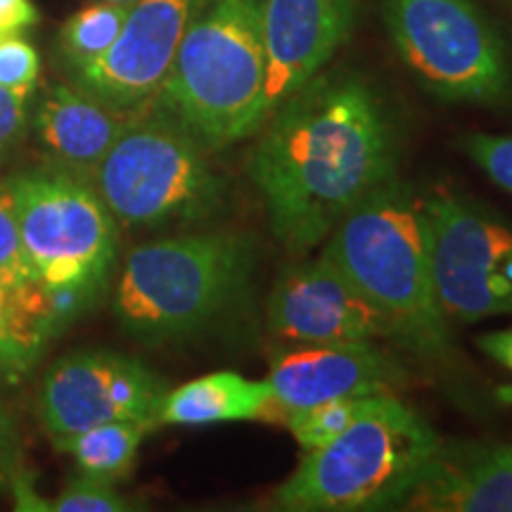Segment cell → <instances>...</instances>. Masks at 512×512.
<instances>
[{
    "mask_svg": "<svg viewBox=\"0 0 512 512\" xmlns=\"http://www.w3.org/2000/svg\"><path fill=\"white\" fill-rule=\"evenodd\" d=\"M5 181L24 254L43 292L98 302L117 261V221L93 183L53 164Z\"/></svg>",
    "mask_w": 512,
    "mask_h": 512,
    "instance_id": "obj_7",
    "label": "cell"
},
{
    "mask_svg": "<svg viewBox=\"0 0 512 512\" xmlns=\"http://www.w3.org/2000/svg\"><path fill=\"white\" fill-rule=\"evenodd\" d=\"M384 19L403 62L439 98L508 95L503 43L472 0H384Z\"/></svg>",
    "mask_w": 512,
    "mask_h": 512,
    "instance_id": "obj_8",
    "label": "cell"
},
{
    "mask_svg": "<svg viewBox=\"0 0 512 512\" xmlns=\"http://www.w3.org/2000/svg\"><path fill=\"white\" fill-rule=\"evenodd\" d=\"M128 15V5L100 0L76 12L60 31V57L67 72L98 60L119 36Z\"/></svg>",
    "mask_w": 512,
    "mask_h": 512,
    "instance_id": "obj_20",
    "label": "cell"
},
{
    "mask_svg": "<svg viewBox=\"0 0 512 512\" xmlns=\"http://www.w3.org/2000/svg\"><path fill=\"white\" fill-rule=\"evenodd\" d=\"M354 17L356 0H264L266 79L261 126L328 64L347 41Z\"/></svg>",
    "mask_w": 512,
    "mask_h": 512,
    "instance_id": "obj_13",
    "label": "cell"
},
{
    "mask_svg": "<svg viewBox=\"0 0 512 512\" xmlns=\"http://www.w3.org/2000/svg\"><path fill=\"white\" fill-rule=\"evenodd\" d=\"M325 256L392 320L396 339L425 356L448 351L446 313L432 275L425 200L387 181L337 223Z\"/></svg>",
    "mask_w": 512,
    "mask_h": 512,
    "instance_id": "obj_2",
    "label": "cell"
},
{
    "mask_svg": "<svg viewBox=\"0 0 512 512\" xmlns=\"http://www.w3.org/2000/svg\"><path fill=\"white\" fill-rule=\"evenodd\" d=\"M53 337L46 313L19 299L0 280V384L24 380Z\"/></svg>",
    "mask_w": 512,
    "mask_h": 512,
    "instance_id": "obj_19",
    "label": "cell"
},
{
    "mask_svg": "<svg viewBox=\"0 0 512 512\" xmlns=\"http://www.w3.org/2000/svg\"><path fill=\"white\" fill-rule=\"evenodd\" d=\"M131 117L102 105L81 88L55 83L38 100L29 131L50 164L91 181Z\"/></svg>",
    "mask_w": 512,
    "mask_h": 512,
    "instance_id": "obj_16",
    "label": "cell"
},
{
    "mask_svg": "<svg viewBox=\"0 0 512 512\" xmlns=\"http://www.w3.org/2000/svg\"><path fill=\"white\" fill-rule=\"evenodd\" d=\"M107 3H117V5H128V8H131V5H136V3H140V0H107Z\"/></svg>",
    "mask_w": 512,
    "mask_h": 512,
    "instance_id": "obj_31",
    "label": "cell"
},
{
    "mask_svg": "<svg viewBox=\"0 0 512 512\" xmlns=\"http://www.w3.org/2000/svg\"><path fill=\"white\" fill-rule=\"evenodd\" d=\"M396 377L399 368L375 342H347L302 344L278 354L266 382L280 406L290 413L325 401L387 394Z\"/></svg>",
    "mask_w": 512,
    "mask_h": 512,
    "instance_id": "obj_14",
    "label": "cell"
},
{
    "mask_svg": "<svg viewBox=\"0 0 512 512\" xmlns=\"http://www.w3.org/2000/svg\"><path fill=\"white\" fill-rule=\"evenodd\" d=\"M401 508L512 512V446L441 441Z\"/></svg>",
    "mask_w": 512,
    "mask_h": 512,
    "instance_id": "obj_15",
    "label": "cell"
},
{
    "mask_svg": "<svg viewBox=\"0 0 512 512\" xmlns=\"http://www.w3.org/2000/svg\"><path fill=\"white\" fill-rule=\"evenodd\" d=\"M0 280H3V285L15 292L19 299L36 306V309L46 313V318L50 320L48 297L46 292H43V287L38 285L36 275L31 271L27 261V254H24L22 235H19V223L15 214V202H12L8 181H0Z\"/></svg>",
    "mask_w": 512,
    "mask_h": 512,
    "instance_id": "obj_21",
    "label": "cell"
},
{
    "mask_svg": "<svg viewBox=\"0 0 512 512\" xmlns=\"http://www.w3.org/2000/svg\"><path fill=\"white\" fill-rule=\"evenodd\" d=\"M252 264V242L233 230L147 242L126 256L114 287V316L143 344L188 337L240 297Z\"/></svg>",
    "mask_w": 512,
    "mask_h": 512,
    "instance_id": "obj_5",
    "label": "cell"
},
{
    "mask_svg": "<svg viewBox=\"0 0 512 512\" xmlns=\"http://www.w3.org/2000/svg\"><path fill=\"white\" fill-rule=\"evenodd\" d=\"M41 76V57L29 41L17 36H0V86L17 98L29 100Z\"/></svg>",
    "mask_w": 512,
    "mask_h": 512,
    "instance_id": "obj_24",
    "label": "cell"
},
{
    "mask_svg": "<svg viewBox=\"0 0 512 512\" xmlns=\"http://www.w3.org/2000/svg\"><path fill=\"white\" fill-rule=\"evenodd\" d=\"M166 392L162 377L138 358L81 349L62 356L43 377L38 418L50 437H67L105 422H140L155 430Z\"/></svg>",
    "mask_w": 512,
    "mask_h": 512,
    "instance_id": "obj_10",
    "label": "cell"
},
{
    "mask_svg": "<svg viewBox=\"0 0 512 512\" xmlns=\"http://www.w3.org/2000/svg\"><path fill=\"white\" fill-rule=\"evenodd\" d=\"M373 396H358V399H337L325 401L318 406L302 408V411H290L285 425L290 427L294 439L304 451H316V448L330 444L339 437L358 415L366 413Z\"/></svg>",
    "mask_w": 512,
    "mask_h": 512,
    "instance_id": "obj_22",
    "label": "cell"
},
{
    "mask_svg": "<svg viewBox=\"0 0 512 512\" xmlns=\"http://www.w3.org/2000/svg\"><path fill=\"white\" fill-rule=\"evenodd\" d=\"M266 124L249 176L275 240L294 254L330 238L358 202L394 178L392 128L361 81L313 76Z\"/></svg>",
    "mask_w": 512,
    "mask_h": 512,
    "instance_id": "obj_1",
    "label": "cell"
},
{
    "mask_svg": "<svg viewBox=\"0 0 512 512\" xmlns=\"http://www.w3.org/2000/svg\"><path fill=\"white\" fill-rule=\"evenodd\" d=\"M264 0H209L185 31L157 110L207 150H221L261 128L266 55Z\"/></svg>",
    "mask_w": 512,
    "mask_h": 512,
    "instance_id": "obj_3",
    "label": "cell"
},
{
    "mask_svg": "<svg viewBox=\"0 0 512 512\" xmlns=\"http://www.w3.org/2000/svg\"><path fill=\"white\" fill-rule=\"evenodd\" d=\"M437 297L465 323L512 313V226L451 195L425 200Z\"/></svg>",
    "mask_w": 512,
    "mask_h": 512,
    "instance_id": "obj_9",
    "label": "cell"
},
{
    "mask_svg": "<svg viewBox=\"0 0 512 512\" xmlns=\"http://www.w3.org/2000/svg\"><path fill=\"white\" fill-rule=\"evenodd\" d=\"M27 100L0 86V166L8 164L29 136Z\"/></svg>",
    "mask_w": 512,
    "mask_h": 512,
    "instance_id": "obj_26",
    "label": "cell"
},
{
    "mask_svg": "<svg viewBox=\"0 0 512 512\" xmlns=\"http://www.w3.org/2000/svg\"><path fill=\"white\" fill-rule=\"evenodd\" d=\"M465 150L491 176V181L512 192V138L475 133L465 138Z\"/></svg>",
    "mask_w": 512,
    "mask_h": 512,
    "instance_id": "obj_25",
    "label": "cell"
},
{
    "mask_svg": "<svg viewBox=\"0 0 512 512\" xmlns=\"http://www.w3.org/2000/svg\"><path fill=\"white\" fill-rule=\"evenodd\" d=\"M10 489V472L5 470L3 463H0V494Z\"/></svg>",
    "mask_w": 512,
    "mask_h": 512,
    "instance_id": "obj_30",
    "label": "cell"
},
{
    "mask_svg": "<svg viewBox=\"0 0 512 512\" xmlns=\"http://www.w3.org/2000/svg\"><path fill=\"white\" fill-rule=\"evenodd\" d=\"M136 508L138 505L131 498L114 489V482L86 472L69 479L62 494L50 503L53 512H128Z\"/></svg>",
    "mask_w": 512,
    "mask_h": 512,
    "instance_id": "obj_23",
    "label": "cell"
},
{
    "mask_svg": "<svg viewBox=\"0 0 512 512\" xmlns=\"http://www.w3.org/2000/svg\"><path fill=\"white\" fill-rule=\"evenodd\" d=\"M38 22L31 0H0V36H17Z\"/></svg>",
    "mask_w": 512,
    "mask_h": 512,
    "instance_id": "obj_27",
    "label": "cell"
},
{
    "mask_svg": "<svg viewBox=\"0 0 512 512\" xmlns=\"http://www.w3.org/2000/svg\"><path fill=\"white\" fill-rule=\"evenodd\" d=\"M91 183L126 228L200 221L221 207L226 192L207 147L159 110L128 119Z\"/></svg>",
    "mask_w": 512,
    "mask_h": 512,
    "instance_id": "obj_6",
    "label": "cell"
},
{
    "mask_svg": "<svg viewBox=\"0 0 512 512\" xmlns=\"http://www.w3.org/2000/svg\"><path fill=\"white\" fill-rule=\"evenodd\" d=\"M268 325L297 344L375 342L396 330L325 254L287 268L268 299Z\"/></svg>",
    "mask_w": 512,
    "mask_h": 512,
    "instance_id": "obj_12",
    "label": "cell"
},
{
    "mask_svg": "<svg viewBox=\"0 0 512 512\" xmlns=\"http://www.w3.org/2000/svg\"><path fill=\"white\" fill-rule=\"evenodd\" d=\"M0 463L12 475L22 470V446H19V434L15 430V422L5 408L0 406Z\"/></svg>",
    "mask_w": 512,
    "mask_h": 512,
    "instance_id": "obj_28",
    "label": "cell"
},
{
    "mask_svg": "<svg viewBox=\"0 0 512 512\" xmlns=\"http://www.w3.org/2000/svg\"><path fill=\"white\" fill-rule=\"evenodd\" d=\"M150 427L140 422H105L88 430L50 437L57 451L69 453L79 465V472L117 482L133 470L138 448Z\"/></svg>",
    "mask_w": 512,
    "mask_h": 512,
    "instance_id": "obj_18",
    "label": "cell"
},
{
    "mask_svg": "<svg viewBox=\"0 0 512 512\" xmlns=\"http://www.w3.org/2000/svg\"><path fill=\"white\" fill-rule=\"evenodd\" d=\"M439 444L422 415L394 396L377 394L339 437L306 451L275 491V505L294 512L401 508Z\"/></svg>",
    "mask_w": 512,
    "mask_h": 512,
    "instance_id": "obj_4",
    "label": "cell"
},
{
    "mask_svg": "<svg viewBox=\"0 0 512 512\" xmlns=\"http://www.w3.org/2000/svg\"><path fill=\"white\" fill-rule=\"evenodd\" d=\"M209 0H140L98 60L69 72L74 86L112 110L133 114L155 100L185 31Z\"/></svg>",
    "mask_w": 512,
    "mask_h": 512,
    "instance_id": "obj_11",
    "label": "cell"
},
{
    "mask_svg": "<svg viewBox=\"0 0 512 512\" xmlns=\"http://www.w3.org/2000/svg\"><path fill=\"white\" fill-rule=\"evenodd\" d=\"M477 347L501 366L512 370V330L489 332V335L477 339Z\"/></svg>",
    "mask_w": 512,
    "mask_h": 512,
    "instance_id": "obj_29",
    "label": "cell"
},
{
    "mask_svg": "<svg viewBox=\"0 0 512 512\" xmlns=\"http://www.w3.org/2000/svg\"><path fill=\"white\" fill-rule=\"evenodd\" d=\"M287 411L275 399L266 380H247L233 370H221L166 392L159 425L204 427L238 420L285 422Z\"/></svg>",
    "mask_w": 512,
    "mask_h": 512,
    "instance_id": "obj_17",
    "label": "cell"
}]
</instances>
